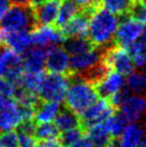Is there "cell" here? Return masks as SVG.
<instances>
[{
	"label": "cell",
	"mask_w": 146,
	"mask_h": 147,
	"mask_svg": "<svg viewBox=\"0 0 146 147\" xmlns=\"http://www.w3.org/2000/svg\"><path fill=\"white\" fill-rule=\"evenodd\" d=\"M119 18L101 4L89 12L87 39L96 47H104L113 42Z\"/></svg>",
	"instance_id": "obj_1"
},
{
	"label": "cell",
	"mask_w": 146,
	"mask_h": 147,
	"mask_svg": "<svg viewBox=\"0 0 146 147\" xmlns=\"http://www.w3.org/2000/svg\"><path fill=\"white\" fill-rule=\"evenodd\" d=\"M69 85L64 100L65 105L73 113L80 115L99 98V94L95 85L88 80L78 75H69Z\"/></svg>",
	"instance_id": "obj_2"
},
{
	"label": "cell",
	"mask_w": 146,
	"mask_h": 147,
	"mask_svg": "<svg viewBox=\"0 0 146 147\" xmlns=\"http://www.w3.org/2000/svg\"><path fill=\"white\" fill-rule=\"evenodd\" d=\"M36 25L30 4H14L0 20L1 28L8 30H31Z\"/></svg>",
	"instance_id": "obj_3"
},
{
	"label": "cell",
	"mask_w": 146,
	"mask_h": 147,
	"mask_svg": "<svg viewBox=\"0 0 146 147\" xmlns=\"http://www.w3.org/2000/svg\"><path fill=\"white\" fill-rule=\"evenodd\" d=\"M68 85L69 75L56 73L44 74L40 88L38 90V97L43 101L64 102Z\"/></svg>",
	"instance_id": "obj_4"
},
{
	"label": "cell",
	"mask_w": 146,
	"mask_h": 147,
	"mask_svg": "<svg viewBox=\"0 0 146 147\" xmlns=\"http://www.w3.org/2000/svg\"><path fill=\"white\" fill-rule=\"evenodd\" d=\"M101 62L107 70H114L124 76L129 75L135 69L129 51L117 44L110 46L102 52Z\"/></svg>",
	"instance_id": "obj_5"
},
{
	"label": "cell",
	"mask_w": 146,
	"mask_h": 147,
	"mask_svg": "<svg viewBox=\"0 0 146 147\" xmlns=\"http://www.w3.org/2000/svg\"><path fill=\"white\" fill-rule=\"evenodd\" d=\"M144 24L142 22L133 17L131 14L125 15V18L118 24L114 40L117 45L128 49L130 45L141 39Z\"/></svg>",
	"instance_id": "obj_6"
},
{
	"label": "cell",
	"mask_w": 146,
	"mask_h": 147,
	"mask_svg": "<svg viewBox=\"0 0 146 147\" xmlns=\"http://www.w3.org/2000/svg\"><path fill=\"white\" fill-rule=\"evenodd\" d=\"M23 72L22 55L0 44V78L17 82Z\"/></svg>",
	"instance_id": "obj_7"
},
{
	"label": "cell",
	"mask_w": 146,
	"mask_h": 147,
	"mask_svg": "<svg viewBox=\"0 0 146 147\" xmlns=\"http://www.w3.org/2000/svg\"><path fill=\"white\" fill-rule=\"evenodd\" d=\"M116 111L117 110L111 104L107 99L98 98L91 105H89L83 113L78 115L81 127L85 129L91 125L103 123Z\"/></svg>",
	"instance_id": "obj_8"
},
{
	"label": "cell",
	"mask_w": 146,
	"mask_h": 147,
	"mask_svg": "<svg viewBox=\"0 0 146 147\" xmlns=\"http://www.w3.org/2000/svg\"><path fill=\"white\" fill-rule=\"evenodd\" d=\"M30 40L31 45L49 49L53 45L62 44L66 40V37L60 29L53 27L52 25L36 24L30 30Z\"/></svg>",
	"instance_id": "obj_9"
},
{
	"label": "cell",
	"mask_w": 146,
	"mask_h": 147,
	"mask_svg": "<svg viewBox=\"0 0 146 147\" xmlns=\"http://www.w3.org/2000/svg\"><path fill=\"white\" fill-rule=\"evenodd\" d=\"M23 120L18 103L13 98L0 96V132L16 129Z\"/></svg>",
	"instance_id": "obj_10"
},
{
	"label": "cell",
	"mask_w": 146,
	"mask_h": 147,
	"mask_svg": "<svg viewBox=\"0 0 146 147\" xmlns=\"http://www.w3.org/2000/svg\"><path fill=\"white\" fill-rule=\"evenodd\" d=\"M93 85L99 97L110 99L126 87V78L122 74L114 70H106Z\"/></svg>",
	"instance_id": "obj_11"
},
{
	"label": "cell",
	"mask_w": 146,
	"mask_h": 147,
	"mask_svg": "<svg viewBox=\"0 0 146 147\" xmlns=\"http://www.w3.org/2000/svg\"><path fill=\"white\" fill-rule=\"evenodd\" d=\"M45 69L49 73L70 75V55L62 44L46 49Z\"/></svg>",
	"instance_id": "obj_12"
},
{
	"label": "cell",
	"mask_w": 146,
	"mask_h": 147,
	"mask_svg": "<svg viewBox=\"0 0 146 147\" xmlns=\"http://www.w3.org/2000/svg\"><path fill=\"white\" fill-rule=\"evenodd\" d=\"M119 113L128 123H138L146 117V94H128L119 105Z\"/></svg>",
	"instance_id": "obj_13"
},
{
	"label": "cell",
	"mask_w": 146,
	"mask_h": 147,
	"mask_svg": "<svg viewBox=\"0 0 146 147\" xmlns=\"http://www.w3.org/2000/svg\"><path fill=\"white\" fill-rule=\"evenodd\" d=\"M0 44L22 55L31 45L30 30H8L0 27Z\"/></svg>",
	"instance_id": "obj_14"
},
{
	"label": "cell",
	"mask_w": 146,
	"mask_h": 147,
	"mask_svg": "<svg viewBox=\"0 0 146 147\" xmlns=\"http://www.w3.org/2000/svg\"><path fill=\"white\" fill-rule=\"evenodd\" d=\"M45 57H46V49L36 45H30L22 54L24 71L43 72L45 69Z\"/></svg>",
	"instance_id": "obj_15"
},
{
	"label": "cell",
	"mask_w": 146,
	"mask_h": 147,
	"mask_svg": "<svg viewBox=\"0 0 146 147\" xmlns=\"http://www.w3.org/2000/svg\"><path fill=\"white\" fill-rule=\"evenodd\" d=\"M61 0H45L33 9V14L38 25H53L56 23Z\"/></svg>",
	"instance_id": "obj_16"
},
{
	"label": "cell",
	"mask_w": 146,
	"mask_h": 147,
	"mask_svg": "<svg viewBox=\"0 0 146 147\" xmlns=\"http://www.w3.org/2000/svg\"><path fill=\"white\" fill-rule=\"evenodd\" d=\"M90 12V11H89ZM89 12L82 10L81 12L74 16L67 25L60 28L61 32L67 38L73 37H87L88 31V18Z\"/></svg>",
	"instance_id": "obj_17"
},
{
	"label": "cell",
	"mask_w": 146,
	"mask_h": 147,
	"mask_svg": "<svg viewBox=\"0 0 146 147\" xmlns=\"http://www.w3.org/2000/svg\"><path fill=\"white\" fill-rule=\"evenodd\" d=\"M145 131L141 123H128L122 134L118 136L117 147H138L140 142L145 136Z\"/></svg>",
	"instance_id": "obj_18"
},
{
	"label": "cell",
	"mask_w": 146,
	"mask_h": 147,
	"mask_svg": "<svg viewBox=\"0 0 146 147\" xmlns=\"http://www.w3.org/2000/svg\"><path fill=\"white\" fill-rule=\"evenodd\" d=\"M84 133L89 139L93 147H109L115 139L110 134L103 123H96L84 129Z\"/></svg>",
	"instance_id": "obj_19"
},
{
	"label": "cell",
	"mask_w": 146,
	"mask_h": 147,
	"mask_svg": "<svg viewBox=\"0 0 146 147\" xmlns=\"http://www.w3.org/2000/svg\"><path fill=\"white\" fill-rule=\"evenodd\" d=\"M61 109H62L61 103L52 102V101H43L42 103L39 102L34 110L33 120L36 123H53Z\"/></svg>",
	"instance_id": "obj_20"
},
{
	"label": "cell",
	"mask_w": 146,
	"mask_h": 147,
	"mask_svg": "<svg viewBox=\"0 0 146 147\" xmlns=\"http://www.w3.org/2000/svg\"><path fill=\"white\" fill-rule=\"evenodd\" d=\"M54 125L56 126L59 132H64L76 127H81V121H80L78 115L65 107V109H61L55 117Z\"/></svg>",
	"instance_id": "obj_21"
},
{
	"label": "cell",
	"mask_w": 146,
	"mask_h": 147,
	"mask_svg": "<svg viewBox=\"0 0 146 147\" xmlns=\"http://www.w3.org/2000/svg\"><path fill=\"white\" fill-rule=\"evenodd\" d=\"M81 11L82 9L74 0H61L60 8L56 20L57 28H62Z\"/></svg>",
	"instance_id": "obj_22"
},
{
	"label": "cell",
	"mask_w": 146,
	"mask_h": 147,
	"mask_svg": "<svg viewBox=\"0 0 146 147\" xmlns=\"http://www.w3.org/2000/svg\"><path fill=\"white\" fill-rule=\"evenodd\" d=\"M44 72H29L24 71L20 78L17 80V85L23 89L34 92L38 94V90L40 88L42 80L44 78Z\"/></svg>",
	"instance_id": "obj_23"
},
{
	"label": "cell",
	"mask_w": 146,
	"mask_h": 147,
	"mask_svg": "<svg viewBox=\"0 0 146 147\" xmlns=\"http://www.w3.org/2000/svg\"><path fill=\"white\" fill-rule=\"evenodd\" d=\"M102 123H103V126L105 127V129L111 134V136L113 139H117L118 136L122 134V130L127 126L128 121L124 118V116L120 113L115 112L110 117H107Z\"/></svg>",
	"instance_id": "obj_24"
},
{
	"label": "cell",
	"mask_w": 146,
	"mask_h": 147,
	"mask_svg": "<svg viewBox=\"0 0 146 147\" xmlns=\"http://www.w3.org/2000/svg\"><path fill=\"white\" fill-rule=\"evenodd\" d=\"M126 87L130 92L146 94V72H132L127 75Z\"/></svg>",
	"instance_id": "obj_25"
},
{
	"label": "cell",
	"mask_w": 146,
	"mask_h": 147,
	"mask_svg": "<svg viewBox=\"0 0 146 147\" xmlns=\"http://www.w3.org/2000/svg\"><path fill=\"white\" fill-rule=\"evenodd\" d=\"M131 58L133 60L134 67L141 69V71L146 72V44L142 40L134 42L128 47Z\"/></svg>",
	"instance_id": "obj_26"
},
{
	"label": "cell",
	"mask_w": 146,
	"mask_h": 147,
	"mask_svg": "<svg viewBox=\"0 0 146 147\" xmlns=\"http://www.w3.org/2000/svg\"><path fill=\"white\" fill-rule=\"evenodd\" d=\"M100 3L103 8L116 14L117 16L128 15L132 8L130 0H100Z\"/></svg>",
	"instance_id": "obj_27"
},
{
	"label": "cell",
	"mask_w": 146,
	"mask_h": 147,
	"mask_svg": "<svg viewBox=\"0 0 146 147\" xmlns=\"http://www.w3.org/2000/svg\"><path fill=\"white\" fill-rule=\"evenodd\" d=\"M60 132L58 131L54 123H36L34 128V133L38 141H45V140L58 139Z\"/></svg>",
	"instance_id": "obj_28"
},
{
	"label": "cell",
	"mask_w": 146,
	"mask_h": 147,
	"mask_svg": "<svg viewBox=\"0 0 146 147\" xmlns=\"http://www.w3.org/2000/svg\"><path fill=\"white\" fill-rule=\"evenodd\" d=\"M83 134H84V129L82 127H76V128H73L70 130L60 132L59 142H60L62 147H67L71 145L72 143H74L75 141H77Z\"/></svg>",
	"instance_id": "obj_29"
},
{
	"label": "cell",
	"mask_w": 146,
	"mask_h": 147,
	"mask_svg": "<svg viewBox=\"0 0 146 147\" xmlns=\"http://www.w3.org/2000/svg\"><path fill=\"white\" fill-rule=\"evenodd\" d=\"M0 147H20L16 131H3L0 134Z\"/></svg>",
	"instance_id": "obj_30"
},
{
	"label": "cell",
	"mask_w": 146,
	"mask_h": 147,
	"mask_svg": "<svg viewBox=\"0 0 146 147\" xmlns=\"http://www.w3.org/2000/svg\"><path fill=\"white\" fill-rule=\"evenodd\" d=\"M17 89H18L17 82L0 78V96L14 99V96L16 94Z\"/></svg>",
	"instance_id": "obj_31"
},
{
	"label": "cell",
	"mask_w": 146,
	"mask_h": 147,
	"mask_svg": "<svg viewBox=\"0 0 146 147\" xmlns=\"http://www.w3.org/2000/svg\"><path fill=\"white\" fill-rule=\"evenodd\" d=\"M18 144L20 147H38L39 141L36 139L33 134H26V133H18Z\"/></svg>",
	"instance_id": "obj_32"
},
{
	"label": "cell",
	"mask_w": 146,
	"mask_h": 147,
	"mask_svg": "<svg viewBox=\"0 0 146 147\" xmlns=\"http://www.w3.org/2000/svg\"><path fill=\"white\" fill-rule=\"evenodd\" d=\"M129 14H131L135 18H138L139 21L142 22L144 25L146 24V5L143 4L142 2L133 4Z\"/></svg>",
	"instance_id": "obj_33"
},
{
	"label": "cell",
	"mask_w": 146,
	"mask_h": 147,
	"mask_svg": "<svg viewBox=\"0 0 146 147\" xmlns=\"http://www.w3.org/2000/svg\"><path fill=\"white\" fill-rule=\"evenodd\" d=\"M82 10L84 11H91L95 8H97L98 5H100V0H74Z\"/></svg>",
	"instance_id": "obj_34"
},
{
	"label": "cell",
	"mask_w": 146,
	"mask_h": 147,
	"mask_svg": "<svg viewBox=\"0 0 146 147\" xmlns=\"http://www.w3.org/2000/svg\"><path fill=\"white\" fill-rule=\"evenodd\" d=\"M67 147H93V145L90 143L89 139H88V138L86 136L85 133H84L77 141H75L74 143H72L71 145H69V146H67Z\"/></svg>",
	"instance_id": "obj_35"
},
{
	"label": "cell",
	"mask_w": 146,
	"mask_h": 147,
	"mask_svg": "<svg viewBox=\"0 0 146 147\" xmlns=\"http://www.w3.org/2000/svg\"><path fill=\"white\" fill-rule=\"evenodd\" d=\"M11 7L10 0H0V20L4 16V14L8 12V10Z\"/></svg>",
	"instance_id": "obj_36"
},
{
	"label": "cell",
	"mask_w": 146,
	"mask_h": 147,
	"mask_svg": "<svg viewBox=\"0 0 146 147\" xmlns=\"http://www.w3.org/2000/svg\"><path fill=\"white\" fill-rule=\"evenodd\" d=\"M11 3L14 4H30L31 0H10Z\"/></svg>",
	"instance_id": "obj_37"
},
{
	"label": "cell",
	"mask_w": 146,
	"mask_h": 147,
	"mask_svg": "<svg viewBox=\"0 0 146 147\" xmlns=\"http://www.w3.org/2000/svg\"><path fill=\"white\" fill-rule=\"evenodd\" d=\"M141 40H142V41L146 44V24L144 25V29H143V32H142V37H141Z\"/></svg>",
	"instance_id": "obj_38"
},
{
	"label": "cell",
	"mask_w": 146,
	"mask_h": 147,
	"mask_svg": "<svg viewBox=\"0 0 146 147\" xmlns=\"http://www.w3.org/2000/svg\"><path fill=\"white\" fill-rule=\"evenodd\" d=\"M138 147H146V136H144L142 139V141L140 142V144L138 145Z\"/></svg>",
	"instance_id": "obj_39"
},
{
	"label": "cell",
	"mask_w": 146,
	"mask_h": 147,
	"mask_svg": "<svg viewBox=\"0 0 146 147\" xmlns=\"http://www.w3.org/2000/svg\"><path fill=\"white\" fill-rule=\"evenodd\" d=\"M130 1H131V3H132V5H133V4L141 3V2H142V0H130Z\"/></svg>",
	"instance_id": "obj_40"
},
{
	"label": "cell",
	"mask_w": 146,
	"mask_h": 147,
	"mask_svg": "<svg viewBox=\"0 0 146 147\" xmlns=\"http://www.w3.org/2000/svg\"><path fill=\"white\" fill-rule=\"evenodd\" d=\"M109 147H117V144H116V142H115V141H114L113 143H112V145H110Z\"/></svg>",
	"instance_id": "obj_41"
},
{
	"label": "cell",
	"mask_w": 146,
	"mask_h": 147,
	"mask_svg": "<svg viewBox=\"0 0 146 147\" xmlns=\"http://www.w3.org/2000/svg\"><path fill=\"white\" fill-rule=\"evenodd\" d=\"M142 3L145 4V5H146V0H142Z\"/></svg>",
	"instance_id": "obj_42"
}]
</instances>
